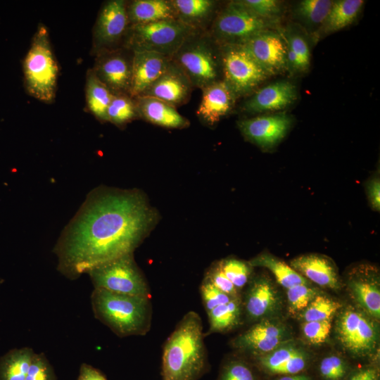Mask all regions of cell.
<instances>
[{
  "label": "cell",
  "instance_id": "8992f818",
  "mask_svg": "<svg viewBox=\"0 0 380 380\" xmlns=\"http://www.w3.org/2000/svg\"><path fill=\"white\" fill-rule=\"evenodd\" d=\"M198 31L177 20L132 25L126 35L125 48L155 52L171 58L182 44Z\"/></svg>",
  "mask_w": 380,
  "mask_h": 380
},
{
  "label": "cell",
  "instance_id": "7c38bea8",
  "mask_svg": "<svg viewBox=\"0 0 380 380\" xmlns=\"http://www.w3.org/2000/svg\"><path fill=\"white\" fill-rule=\"evenodd\" d=\"M132 61V51L116 49L99 54L93 71L113 95L130 96Z\"/></svg>",
  "mask_w": 380,
  "mask_h": 380
},
{
  "label": "cell",
  "instance_id": "8fae6325",
  "mask_svg": "<svg viewBox=\"0 0 380 380\" xmlns=\"http://www.w3.org/2000/svg\"><path fill=\"white\" fill-rule=\"evenodd\" d=\"M129 27L126 1L105 2L94 28V49L99 54L116 49L120 42L126 37Z\"/></svg>",
  "mask_w": 380,
  "mask_h": 380
},
{
  "label": "cell",
  "instance_id": "ee69618b",
  "mask_svg": "<svg viewBox=\"0 0 380 380\" xmlns=\"http://www.w3.org/2000/svg\"><path fill=\"white\" fill-rule=\"evenodd\" d=\"M241 2L266 21L275 17L280 11V2L275 0H241Z\"/></svg>",
  "mask_w": 380,
  "mask_h": 380
},
{
  "label": "cell",
  "instance_id": "603a6c76",
  "mask_svg": "<svg viewBox=\"0 0 380 380\" xmlns=\"http://www.w3.org/2000/svg\"><path fill=\"white\" fill-rule=\"evenodd\" d=\"M290 266L307 280L331 289L340 288L337 271L327 257L317 254H307L293 259Z\"/></svg>",
  "mask_w": 380,
  "mask_h": 380
},
{
  "label": "cell",
  "instance_id": "7dc6e473",
  "mask_svg": "<svg viewBox=\"0 0 380 380\" xmlns=\"http://www.w3.org/2000/svg\"><path fill=\"white\" fill-rule=\"evenodd\" d=\"M347 380H379V373L373 367H365L353 373Z\"/></svg>",
  "mask_w": 380,
  "mask_h": 380
},
{
  "label": "cell",
  "instance_id": "d4e9b609",
  "mask_svg": "<svg viewBox=\"0 0 380 380\" xmlns=\"http://www.w3.org/2000/svg\"><path fill=\"white\" fill-rule=\"evenodd\" d=\"M177 20L199 31H207L215 13L217 1L213 0H171Z\"/></svg>",
  "mask_w": 380,
  "mask_h": 380
},
{
  "label": "cell",
  "instance_id": "f35d334b",
  "mask_svg": "<svg viewBox=\"0 0 380 380\" xmlns=\"http://www.w3.org/2000/svg\"><path fill=\"white\" fill-rule=\"evenodd\" d=\"M200 293L206 313L215 307L227 303L234 299L216 288L205 277L203 278L200 286Z\"/></svg>",
  "mask_w": 380,
  "mask_h": 380
},
{
  "label": "cell",
  "instance_id": "7bdbcfd3",
  "mask_svg": "<svg viewBox=\"0 0 380 380\" xmlns=\"http://www.w3.org/2000/svg\"><path fill=\"white\" fill-rule=\"evenodd\" d=\"M319 372L326 380H341L346 374L347 366L341 357L329 355L321 361Z\"/></svg>",
  "mask_w": 380,
  "mask_h": 380
},
{
  "label": "cell",
  "instance_id": "30bf717a",
  "mask_svg": "<svg viewBox=\"0 0 380 380\" xmlns=\"http://www.w3.org/2000/svg\"><path fill=\"white\" fill-rule=\"evenodd\" d=\"M222 80L236 97L253 91L270 76L242 45L220 46Z\"/></svg>",
  "mask_w": 380,
  "mask_h": 380
},
{
  "label": "cell",
  "instance_id": "cb8c5ba5",
  "mask_svg": "<svg viewBox=\"0 0 380 380\" xmlns=\"http://www.w3.org/2000/svg\"><path fill=\"white\" fill-rule=\"evenodd\" d=\"M139 117L149 122L167 128H184L189 125L176 108L160 99L141 96L133 98Z\"/></svg>",
  "mask_w": 380,
  "mask_h": 380
},
{
  "label": "cell",
  "instance_id": "277c9868",
  "mask_svg": "<svg viewBox=\"0 0 380 380\" xmlns=\"http://www.w3.org/2000/svg\"><path fill=\"white\" fill-rule=\"evenodd\" d=\"M171 60L183 71L194 88L201 89L222 80L220 48L207 31L190 36Z\"/></svg>",
  "mask_w": 380,
  "mask_h": 380
},
{
  "label": "cell",
  "instance_id": "52a82bcc",
  "mask_svg": "<svg viewBox=\"0 0 380 380\" xmlns=\"http://www.w3.org/2000/svg\"><path fill=\"white\" fill-rule=\"evenodd\" d=\"M268 25L241 1H232L215 15L207 32L220 46L243 45L267 30Z\"/></svg>",
  "mask_w": 380,
  "mask_h": 380
},
{
  "label": "cell",
  "instance_id": "ab89813d",
  "mask_svg": "<svg viewBox=\"0 0 380 380\" xmlns=\"http://www.w3.org/2000/svg\"><path fill=\"white\" fill-rule=\"evenodd\" d=\"M302 333L310 343L319 345L328 338L331 329V319L322 321L303 322Z\"/></svg>",
  "mask_w": 380,
  "mask_h": 380
},
{
  "label": "cell",
  "instance_id": "ba28073f",
  "mask_svg": "<svg viewBox=\"0 0 380 380\" xmlns=\"http://www.w3.org/2000/svg\"><path fill=\"white\" fill-rule=\"evenodd\" d=\"M87 273L94 289L151 298L148 283L134 260V253L99 265Z\"/></svg>",
  "mask_w": 380,
  "mask_h": 380
},
{
  "label": "cell",
  "instance_id": "4fadbf2b",
  "mask_svg": "<svg viewBox=\"0 0 380 380\" xmlns=\"http://www.w3.org/2000/svg\"><path fill=\"white\" fill-rule=\"evenodd\" d=\"M287 331L279 322L263 319L237 336L232 342L236 349L259 356L286 343Z\"/></svg>",
  "mask_w": 380,
  "mask_h": 380
},
{
  "label": "cell",
  "instance_id": "9c48e42d",
  "mask_svg": "<svg viewBox=\"0 0 380 380\" xmlns=\"http://www.w3.org/2000/svg\"><path fill=\"white\" fill-rule=\"evenodd\" d=\"M364 311L347 306L335 323L336 338L346 350L357 357L372 355L379 343V327Z\"/></svg>",
  "mask_w": 380,
  "mask_h": 380
},
{
  "label": "cell",
  "instance_id": "836d02e7",
  "mask_svg": "<svg viewBox=\"0 0 380 380\" xmlns=\"http://www.w3.org/2000/svg\"><path fill=\"white\" fill-rule=\"evenodd\" d=\"M334 1L303 0L296 11L297 15L310 25H322L327 17Z\"/></svg>",
  "mask_w": 380,
  "mask_h": 380
},
{
  "label": "cell",
  "instance_id": "8d00e7d4",
  "mask_svg": "<svg viewBox=\"0 0 380 380\" xmlns=\"http://www.w3.org/2000/svg\"><path fill=\"white\" fill-rule=\"evenodd\" d=\"M319 294L318 290L310 286V284H298L287 289L286 297L290 312H301Z\"/></svg>",
  "mask_w": 380,
  "mask_h": 380
},
{
  "label": "cell",
  "instance_id": "7402d4cb",
  "mask_svg": "<svg viewBox=\"0 0 380 380\" xmlns=\"http://www.w3.org/2000/svg\"><path fill=\"white\" fill-rule=\"evenodd\" d=\"M348 289L355 301L366 314L380 317V288L377 275L370 269H360L348 279Z\"/></svg>",
  "mask_w": 380,
  "mask_h": 380
},
{
  "label": "cell",
  "instance_id": "f6af8a7d",
  "mask_svg": "<svg viewBox=\"0 0 380 380\" xmlns=\"http://www.w3.org/2000/svg\"><path fill=\"white\" fill-rule=\"evenodd\" d=\"M77 380H108L99 369L87 363H82L80 367Z\"/></svg>",
  "mask_w": 380,
  "mask_h": 380
},
{
  "label": "cell",
  "instance_id": "60d3db41",
  "mask_svg": "<svg viewBox=\"0 0 380 380\" xmlns=\"http://www.w3.org/2000/svg\"><path fill=\"white\" fill-rule=\"evenodd\" d=\"M25 380H56L53 367L44 353H35Z\"/></svg>",
  "mask_w": 380,
  "mask_h": 380
},
{
  "label": "cell",
  "instance_id": "4dcf8cb0",
  "mask_svg": "<svg viewBox=\"0 0 380 380\" xmlns=\"http://www.w3.org/2000/svg\"><path fill=\"white\" fill-rule=\"evenodd\" d=\"M34 355L28 347L8 351L0 358V380H25Z\"/></svg>",
  "mask_w": 380,
  "mask_h": 380
},
{
  "label": "cell",
  "instance_id": "b9f144b4",
  "mask_svg": "<svg viewBox=\"0 0 380 380\" xmlns=\"http://www.w3.org/2000/svg\"><path fill=\"white\" fill-rule=\"evenodd\" d=\"M216 288L229 296L232 298H240L239 291L222 272L219 262L213 265L205 275Z\"/></svg>",
  "mask_w": 380,
  "mask_h": 380
},
{
  "label": "cell",
  "instance_id": "7a4b0ae2",
  "mask_svg": "<svg viewBox=\"0 0 380 380\" xmlns=\"http://www.w3.org/2000/svg\"><path fill=\"white\" fill-rule=\"evenodd\" d=\"M202 319L186 313L166 339L162 353V380H199L210 368Z\"/></svg>",
  "mask_w": 380,
  "mask_h": 380
},
{
  "label": "cell",
  "instance_id": "e575fe53",
  "mask_svg": "<svg viewBox=\"0 0 380 380\" xmlns=\"http://www.w3.org/2000/svg\"><path fill=\"white\" fill-rule=\"evenodd\" d=\"M287 63L299 71L307 70L310 65V53L308 45L299 35H292L289 38Z\"/></svg>",
  "mask_w": 380,
  "mask_h": 380
},
{
  "label": "cell",
  "instance_id": "2e32d148",
  "mask_svg": "<svg viewBox=\"0 0 380 380\" xmlns=\"http://www.w3.org/2000/svg\"><path fill=\"white\" fill-rule=\"evenodd\" d=\"M193 89L186 75L171 60L164 73L141 96L160 99L176 108L187 102Z\"/></svg>",
  "mask_w": 380,
  "mask_h": 380
},
{
  "label": "cell",
  "instance_id": "44dd1931",
  "mask_svg": "<svg viewBox=\"0 0 380 380\" xmlns=\"http://www.w3.org/2000/svg\"><path fill=\"white\" fill-rule=\"evenodd\" d=\"M259 365L267 372L277 374H296L307 365L308 355L300 346L284 343L272 351L256 356Z\"/></svg>",
  "mask_w": 380,
  "mask_h": 380
},
{
  "label": "cell",
  "instance_id": "83f0119b",
  "mask_svg": "<svg viewBox=\"0 0 380 380\" xmlns=\"http://www.w3.org/2000/svg\"><path fill=\"white\" fill-rule=\"evenodd\" d=\"M364 3L362 0L334 1L320 30L329 34L349 25L356 18Z\"/></svg>",
  "mask_w": 380,
  "mask_h": 380
},
{
  "label": "cell",
  "instance_id": "d6986e66",
  "mask_svg": "<svg viewBox=\"0 0 380 380\" xmlns=\"http://www.w3.org/2000/svg\"><path fill=\"white\" fill-rule=\"evenodd\" d=\"M297 98L296 87L289 81H279L256 91L243 105V110L258 113L283 109Z\"/></svg>",
  "mask_w": 380,
  "mask_h": 380
},
{
  "label": "cell",
  "instance_id": "5bb4252c",
  "mask_svg": "<svg viewBox=\"0 0 380 380\" xmlns=\"http://www.w3.org/2000/svg\"><path fill=\"white\" fill-rule=\"evenodd\" d=\"M242 46L270 75L283 70L287 63V50L279 35L268 30L262 32Z\"/></svg>",
  "mask_w": 380,
  "mask_h": 380
},
{
  "label": "cell",
  "instance_id": "e0dca14e",
  "mask_svg": "<svg viewBox=\"0 0 380 380\" xmlns=\"http://www.w3.org/2000/svg\"><path fill=\"white\" fill-rule=\"evenodd\" d=\"M132 51L130 96L135 98L141 96L164 73L171 58L155 52Z\"/></svg>",
  "mask_w": 380,
  "mask_h": 380
},
{
  "label": "cell",
  "instance_id": "9a60e30c",
  "mask_svg": "<svg viewBox=\"0 0 380 380\" xmlns=\"http://www.w3.org/2000/svg\"><path fill=\"white\" fill-rule=\"evenodd\" d=\"M291 119L285 113L257 116L239 121L242 134L253 143L269 147L279 142L286 135Z\"/></svg>",
  "mask_w": 380,
  "mask_h": 380
},
{
  "label": "cell",
  "instance_id": "3957f363",
  "mask_svg": "<svg viewBox=\"0 0 380 380\" xmlns=\"http://www.w3.org/2000/svg\"><path fill=\"white\" fill-rule=\"evenodd\" d=\"M149 298L94 289L91 304L94 317L120 338L144 336L151 329Z\"/></svg>",
  "mask_w": 380,
  "mask_h": 380
},
{
  "label": "cell",
  "instance_id": "d590c367",
  "mask_svg": "<svg viewBox=\"0 0 380 380\" xmlns=\"http://www.w3.org/2000/svg\"><path fill=\"white\" fill-rule=\"evenodd\" d=\"M219 264L226 277L240 291L250 279L251 274L250 264L236 258L222 260Z\"/></svg>",
  "mask_w": 380,
  "mask_h": 380
},
{
  "label": "cell",
  "instance_id": "ac0fdd59",
  "mask_svg": "<svg viewBox=\"0 0 380 380\" xmlns=\"http://www.w3.org/2000/svg\"><path fill=\"white\" fill-rule=\"evenodd\" d=\"M279 305V298L272 284L265 277L251 280L243 303L246 317L250 321H260L274 312Z\"/></svg>",
  "mask_w": 380,
  "mask_h": 380
},
{
  "label": "cell",
  "instance_id": "ffe728a7",
  "mask_svg": "<svg viewBox=\"0 0 380 380\" xmlns=\"http://www.w3.org/2000/svg\"><path fill=\"white\" fill-rule=\"evenodd\" d=\"M201 90L202 98L196 114L206 124L213 125L232 110L237 97L223 80Z\"/></svg>",
  "mask_w": 380,
  "mask_h": 380
},
{
  "label": "cell",
  "instance_id": "74e56055",
  "mask_svg": "<svg viewBox=\"0 0 380 380\" xmlns=\"http://www.w3.org/2000/svg\"><path fill=\"white\" fill-rule=\"evenodd\" d=\"M216 380H256V378L247 362L231 359L222 365Z\"/></svg>",
  "mask_w": 380,
  "mask_h": 380
},
{
  "label": "cell",
  "instance_id": "bcb514c9",
  "mask_svg": "<svg viewBox=\"0 0 380 380\" xmlns=\"http://www.w3.org/2000/svg\"><path fill=\"white\" fill-rule=\"evenodd\" d=\"M369 201L372 207L377 211L380 208V182L379 178H375L369 182L367 186Z\"/></svg>",
  "mask_w": 380,
  "mask_h": 380
},
{
  "label": "cell",
  "instance_id": "f546056e",
  "mask_svg": "<svg viewBox=\"0 0 380 380\" xmlns=\"http://www.w3.org/2000/svg\"><path fill=\"white\" fill-rule=\"evenodd\" d=\"M85 94L89 110L98 120L107 121V110L114 95L99 80L93 70L87 73Z\"/></svg>",
  "mask_w": 380,
  "mask_h": 380
},
{
  "label": "cell",
  "instance_id": "6da1fadb",
  "mask_svg": "<svg viewBox=\"0 0 380 380\" xmlns=\"http://www.w3.org/2000/svg\"><path fill=\"white\" fill-rule=\"evenodd\" d=\"M156 220V212L138 191L92 192L54 248L58 270L74 280L99 265L134 253Z\"/></svg>",
  "mask_w": 380,
  "mask_h": 380
},
{
  "label": "cell",
  "instance_id": "484cf974",
  "mask_svg": "<svg viewBox=\"0 0 380 380\" xmlns=\"http://www.w3.org/2000/svg\"><path fill=\"white\" fill-rule=\"evenodd\" d=\"M127 13L129 26L177 20L171 0H134L127 3Z\"/></svg>",
  "mask_w": 380,
  "mask_h": 380
},
{
  "label": "cell",
  "instance_id": "f1b7e54d",
  "mask_svg": "<svg viewBox=\"0 0 380 380\" xmlns=\"http://www.w3.org/2000/svg\"><path fill=\"white\" fill-rule=\"evenodd\" d=\"M248 263L251 267H262L269 270L277 282L286 289L298 284H310L305 278L290 265L268 253L260 254Z\"/></svg>",
  "mask_w": 380,
  "mask_h": 380
},
{
  "label": "cell",
  "instance_id": "c3c4849f",
  "mask_svg": "<svg viewBox=\"0 0 380 380\" xmlns=\"http://www.w3.org/2000/svg\"><path fill=\"white\" fill-rule=\"evenodd\" d=\"M277 380H311V379L304 374H289L284 375V376L280 377Z\"/></svg>",
  "mask_w": 380,
  "mask_h": 380
},
{
  "label": "cell",
  "instance_id": "4316f807",
  "mask_svg": "<svg viewBox=\"0 0 380 380\" xmlns=\"http://www.w3.org/2000/svg\"><path fill=\"white\" fill-rule=\"evenodd\" d=\"M209 328L205 337L215 333H224L237 327L241 321V298H234L207 312Z\"/></svg>",
  "mask_w": 380,
  "mask_h": 380
},
{
  "label": "cell",
  "instance_id": "5b68a950",
  "mask_svg": "<svg viewBox=\"0 0 380 380\" xmlns=\"http://www.w3.org/2000/svg\"><path fill=\"white\" fill-rule=\"evenodd\" d=\"M25 86L34 98L49 103L56 96L59 68L47 28L39 25L23 61Z\"/></svg>",
  "mask_w": 380,
  "mask_h": 380
},
{
  "label": "cell",
  "instance_id": "1f68e13d",
  "mask_svg": "<svg viewBox=\"0 0 380 380\" xmlns=\"http://www.w3.org/2000/svg\"><path fill=\"white\" fill-rule=\"evenodd\" d=\"M139 117L135 101L130 96L114 95L107 110V121L120 126Z\"/></svg>",
  "mask_w": 380,
  "mask_h": 380
},
{
  "label": "cell",
  "instance_id": "d6a6232c",
  "mask_svg": "<svg viewBox=\"0 0 380 380\" xmlns=\"http://www.w3.org/2000/svg\"><path fill=\"white\" fill-rule=\"evenodd\" d=\"M341 307L339 302L319 294L300 312V317L303 322L332 319Z\"/></svg>",
  "mask_w": 380,
  "mask_h": 380
}]
</instances>
